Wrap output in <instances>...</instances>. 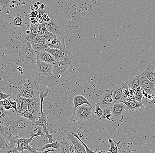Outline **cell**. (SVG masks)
I'll use <instances>...</instances> for the list:
<instances>
[{"mask_svg":"<svg viewBox=\"0 0 155 153\" xmlns=\"http://www.w3.org/2000/svg\"><path fill=\"white\" fill-rule=\"evenodd\" d=\"M4 125L8 128V131L15 136L23 137L29 135L35 128V123L20 116L16 113L11 112L4 121Z\"/></svg>","mask_w":155,"mask_h":153,"instance_id":"1","label":"cell"},{"mask_svg":"<svg viewBox=\"0 0 155 153\" xmlns=\"http://www.w3.org/2000/svg\"><path fill=\"white\" fill-rule=\"evenodd\" d=\"M37 67L35 69V75L37 79L40 80L43 86L52 87L59 84L60 77L53 72V65L37 60Z\"/></svg>","mask_w":155,"mask_h":153,"instance_id":"2","label":"cell"},{"mask_svg":"<svg viewBox=\"0 0 155 153\" xmlns=\"http://www.w3.org/2000/svg\"><path fill=\"white\" fill-rule=\"evenodd\" d=\"M36 54L32 46L31 42L26 39L19 50L18 63L27 70L35 69L37 67Z\"/></svg>","mask_w":155,"mask_h":153,"instance_id":"3","label":"cell"},{"mask_svg":"<svg viewBox=\"0 0 155 153\" xmlns=\"http://www.w3.org/2000/svg\"><path fill=\"white\" fill-rule=\"evenodd\" d=\"M49 90V89H48L45 93H44L42 91H40L39 97L41 100V117H38V119L36 121L35 124L36 125L42 127L44 133L45 134V135L48 138V143H52L54 140L53 139V134L48 133V128L50 129L51 130L52 129L48 126V119L45 113H44L43 110L44 99L48 96Z\"/></svg>","mask_w":155,"mask_h":153,"instance_id":"4","label":"cell"},{"mask_svg":"<svg viewBox=\"0 0 155 153\" xmlns=\"http://www.w3.org/2000/svg\"><path fill=\"white\" fill-rule=\"evenodd\" d=\"M74 64H69L64 61H55L53 64V72L56 76L60 77L61 75L68 73H73L75 72V68Z\"/></svg>","mask_w":155,"mask_h":153,"instance_id":"5","label":"cell"},{"mask_svg":"<svg viewBox=\"0 0 155 153\" xmlns=\"http://www.w3.org/2000/svg\"><path fill=\"white\" fill-rule=\"evenodd\" d=\"M50 21L46 23L47 31L60 37L65 39L67 38L62 25L58 22L52 15H50Z\"/></svg>","mask_w":155,"mask_h":153,"instance_id":"6","label":"cell"},{"mask_svg":"<svg viewBox=\"0 0 155 153\" xmlns=\"http://www.w3.org/2000/svg\"><path fill=\"white\" fill-rule=\"evenodd\" d=\"M93 108L87 104H83L75 108L74 115L78 118L83 121H87L92 118Z\"/></svg>","mask_w":155,"mask_h":153,"instance_id":"7","label":"cell"},{"mask_svg":"<svg viewBox=\"0 0 155 153\" xmlns=\"http://www.w3.org/2000/svg\"><path fill=\"white\" fill-rule=\"evenodd\" d=\"M127 108L126 105L124 102L115 103L110 108L112 117L111 120H116L119 121H122L124 119V113Z\"/></svg>","mask_w":155,"mask_h":153,"instance_id":"8","label":"cell"},{"mask_svg":"<svg viewBox=\"0 0 155 153\" xmlns=\"http://www.w3.org/2000/svg\"><path fill=\"white\" fill-rule=\"evenodd\" d=\"M18 96L30 99L35 98L37 97L36 89L32 83L28 86L22 85L19 89Z\"/></svg>","mask_w":155,"mask_h":153,"instance_id":"9","label":"cell"},{"mask_svg":"<svg viewBox=\"0 0 155 153\" xmlns=\"http://www.w3.org/2000/svg\"><path fill=\"white\" fill-rule=\"evenodd\" d=\"M64 133L66 135L67 138L72 143L73 146L75 149V153H87L84 146L77 137L74 136L73 133L71 131L64 130Z\"/></svg>","mask_w":155,"mask_h":153,"instance_id":"10","label":"cell"},{"mask_svg":"<svg viewBox=\"0 0 155 153\" xmlns=\"http://www.w3.org/2000/svg\"><path fill=\"white\" fill-rule=\"evenodd\" d=\"M64 39L65 38L56 35L52 41L48 45V48H56V49H60L65 54H68V55L72 54L67 48Z\"/></svg>","mask_w":155,"mask_h":153,"instance_id":"11","label":"cell"},{"mask_svg":"<svg viewBox=\"0 0 155 153\" xmlns=\"http://www.w3.org/2000/svg\"><path fill=\"white\" fill-rule=\"evenodd\" d=\"M114 89L107 90L105 93L102 95L99 103L102 109L110 108L115 103L112 99V95Z\"/></svg>","mask_w":155,"mask_h":153,"instance_id":"12","label":"cell"},{"mask_svg":"<svg viewBox=\"0 0 155 153\" xmlns=\"http://www.w3.org/2000/svg\"><path fill=\"white\" fill-rule=\"evenodd\" d=\"M141 83L140 88L141 90H145L148 94L152 93L154 92L155 84L149 80L144 73H141Z\"/></svg>","mask_w":155,"mask_h":153,"instance_id":"13","label":"cell"},{"mask_svg":"<svg viewBox=\"0 0 155 153\" xmlns=\"http://www.w3.org/2000/svg\"><path fill=\"white\" fill-rule=\"evenodd\" d=\"M38 59L46 63L53 65L55 62L54 57L50 53L46 51L36 52Z\"/></svg>","mask_w":155,"mask_h":153,"instance_id":"14","label":"cell"},{"mask_svg":"<svg viewBox=\"0 0 155 153\" xmlns=\"http://www.w3.org/2000/svg\"><path fill=\"white\" fill-rule=\"evenodd\" d=\"M125 83H122L114 88L112 97L114 103L123 102V90Z\"/></svg>","mask_w":155,"mask_h":153,"instance_id":"15","label":"cell"},{"mask_svg":"<svg viewBox=\"0 0 155 153\" xmlns=\"http://www.w3.org/2000/svg\"><path fill=\"white\" fill-rule=\"evenodd\" d=\"M142 104L144 109L146 110H149L153 108L155 104V92L148 94L146 97H143L142 99Z\"/></svg>","mask_w":155,"mask_h":153,"instance_id":"16","label":"cell"},{"mask_svg":"<svg viewBox=\"0 0 155 153\" xmlns=\"http://www.w3.org/2000/svg\"><path fill=\"white\" fill-rule=\"evenodd\" d=\"M28 109L31 111L34 115L38 116L41 114L40 98L37 97L34 101L28 105Z\"/></svg>","mask_w":155,"mask_h":153,"instance_id":"17","label":"cell"},{"mask_svg":"<svg viewBox=\"0 0 155 153\" xmlns=\"http://www.w3.org/2000/svg\"><path fill=\"white\" fill-rule=\"evenodd\" d=\"M60 146L59 151L62 153H75V149L73 146L69 144L65 138L60 141Z\"/></svg>","mask_w":155,"mask_h":153,"instance_id":"18","label":"cell"},{"mask_svg":"<svg viewBox=\"0 0 155 153\" xmlns=\"http://www.w3.org/2000/svg\"><path fill=\"white\" fill-rule=\"evenodd\" d=\"M123 102L127 106L126 109L127 110L134 111L140 108L144 109L142 101H139L136 100H134L131 101H124Z\"/></svg>","mask_w":155,"mask_h":153,"instance_id":"19","label":"cell"},{"mask_svg":"<svg viewBox=\"0 0 155 153\" xmlns=\"http://www.w3.org/2000/svg\"><path fill=\"white\" fill-rule=\"evenodd\" d=\"M141 74L136 75L135 77L129 79L126 83L128 86L129 88L136 89L140 87L141 83Z\"/></svg>","mask_w":155,"mask_h":153,"instance_id":"20","label":"cell"},{"mask_svg":"<svg viewBox=\"0 0 155 153\" xmlns=\"http://www.w3.org/2000/svg\"><path fill=\"white\" fill-rule=\"evenodd\" d=\"M74 108H77L78 106L82 105L83 104H87L92 107L91 105L89 102L87 98L82 95H77L75 96L74 98ZM93 108V107H92Z\"/></svg>","mask_w":155,"mask_h":153,"instance_id":"21","label":"cell"},{"mask_svg":"<svg viewBox=\"0 0 155 153\" xmlns=\"http://www.w3.org/2000/svg\"><path fill=\"white\" fill-rule=\"evenodd\" d=\"M38 27L37 25L33 24H31L30 26V29H29V33L28 34H27L25 37V39L28 40L31 42L33 41L35 38L38 35Z\"/></svg>","mask_w":155,"mask_h":153,"instance_id":"22","label":"cell"},{"mask_svg":"<svg viewBox=\"0 0 155 153\" xmlns=\"http://www.w3.org/2000/svg\"><path fill=\"white\" fill-rule=\"evenodd\" d=\"M60 146V141L57 139H55V140H53V142H52V143H48V144L45 145L42 148H39L37 151L38 153H42L45 150L49 148H53L59 151Z\"/></svg>","mask_w":155,"mask_h":153,"instance_id":"23","label":"cell"},{"mask_svg":"<svg viewBox=\"0 0 155 153\" xmlns=\"http://www.w3.org/2000/svg\"><path fill=\"white\" fill-rule=\"evenodd\" d=\"M110 108H107L103 109V113L101 117L99 119L100 121L105 122H109L112 121L111 120L112 114H111Z\"/></svg>","mask_w":155,"mask_h":153,"instance_id":"24","label":"cell"},{"mask_svg":"<svg viewBox=\"0 0 155 153\" xmlns=\"http://www.w3.org/2000/svg\"><path fill=\"white\" fill-rule=\"evenodd\" d=\"M45 135L43 131V129L42 127L40 126H38L37 128L35 129H34L28 135V137H31V136L33 137H38L39 136H41V137L45 138Z\"/></svg>","mask_w":155,"mask_h":153,"instance_id":"25","label":"cell"},{"mask_svg":"<svg viewBox=\"0 0 155 153\" xmlns=\"http://www.w3.org/2000/svg\"><path fill=\"white\" fill-rule=\"evenodd\" d=\"M108 142L111 146V148L108 151L106 152V153L111 152V153H118V148L119 144L122 142V140H120L118 143L116 142L114 139L109 138L108 139Z\"/></svg>","mask_w":155,"mask_h":153,"instance_id":"26","label":"cell"},{"mask_svg":"<svg viewBox=\"0 0 155 153\" xmlns=\"http://www.w3.org/2000/svg\"><path fill=\"white\" fill-rule=\"evenodd\" d=\"M17 114V113H16ZM18 115H20V116L24 117V118H26L28 119V120L31 121L32 122L35 123L36 121L38 119V116H36L34 115L33 113L31 112V111L27 109V110L22 113V114H18Z\"/></svg>","mask_w":155,"mask_h":153,"instance_id":"27","label":"cell"},{"mask_svg":"<svg viewBox=\"0 0 155 153\" xmlns=\"http://www.w3.org/2000/svg\"><path fill=\"white\" fill-rule=\"evenodd\" d=\"M146 78L150 80L151 82L155 84V72L152 70L147 67V68L143 72Z\"/></svg>","mask_w":155,"mask_h":153,"instance_id":"28","label":"cell"},{"mask_svg":"<svg viewBox=\"0 0 155 153\" xmlns=\"http://www.w3.org/2000/svg\"><path fill=\"white\" fill-rule=\"evenodd\" d=\"M130 96V92L127 83H125L124 85L123 90V100L124 101H129V98Z\"/></svg>","mask_w":155,"mask_h":153,"instance_id":"29","label":"cell"},{"mask_svg":"<svg viewBox=\"0 0 155 153\" xmlns=\"http://www.w3.org/2000/svg\"><path fill=\"white\" fill-rule=\"evenodd\" d=\"M0 149L4 153H7V144L5 139L4 135L0 133Z\"/></svg>","mask_w":155,"mask_h":153,"instance_id":"30","label":"cell"},{"mask_svg":"<svg viewBox=\"0 0 155 153\" xmlns=\"http://www.w3.org/2000/svg\"><path fill=\"white\" fill-rule=\"evenodd\" d=\"M47 32H48V31H46V32H45L44 34H38L36 36V37L35 38V39H34L33 41L31 43H37V44H42V43H43L44 40L45 39V38L46 36H47Z\"/></svg>","mask_w":155,"mask_h":153,"instance_id":"31","label":"cell"},{"mask_svg":"<svg viewBox=\"0 0 155 153\" xmlns=\"http://www.w3.org/2000/svg\"><path fill=\"white\" fill-rule=\"evenodd\" d=\"M10 113V110H5L2 105H0V121H4L7 118Z\"/></svg>","mask_w":155,"mask_h":153,"instance_id":"32","label":"cell"},{"mask_svg":"<svg viewBox=\"0 0 155 153\" xmlns=\"http://www.w3.org/2000/svg\"><path fill=\"white\" fill-rule=\"evenodd\" d=\"M38 27V34L41 35L44 34L46 31H47L46 27V23H38L37 24Z\"/></svg>","mask_w":155,"mask_h":153,"instance_id":"33","label":"cell"},{"mask_svg":"<svg viewBox=\"0 0 155 153\" xmlns=\"http://www.w3.org/2000/svg\"><path fill=\"white\" fill-rule=\"evenodd\" d=\"M134 97H135L136 100L137 101H142L143 96L142 93V90L140 88V87H138L137 88L135 89Z\"/></svg>","mask_w":155,"mask_h":153,"instance_id":"34","label":"cell"},{"mask_svg":"<svg viewBox=\"0 0 155 153\" xmlns=\"http://www.w3.org/2000/svg\"><path fill=\"white\" fill-rule=\"evenodd\" d=\"M103 113V109L101 108L99 103H96L95 109L94 114L96 115L97 118L99 119L101 117Z\"/></svg>","mask_w":155,"mask_h":153,"instance_id":"35","label":"cell"},{"mask_svg":"<svg viewBox=\"0 0 155 153\" xmlns=\"http://www.w3.org/2000/svg\"><path fill=\"white\" fill-rule=\"evenodd\" d=\"M24 20L20 16H17L13 20V24L15 26L17 27H21L23 26Z\"/></svg>","mask_w":155,"mask_h":153,"instance_id":"36","label":"cell"},{"mask_svg":"<svg viewBox=\"0 0 155 153\" xmlns=\"http://www.w3.org/2000/svg\"><path fill=\"white\" fill-rule=\"evenodd\" d=\"M74 136H75V137H77L78 138V139L80 140V142L82 143V145L84 146L85 149H86V151H87V153H102L103 152V151H101L95 152L94 151H92V150H91L90 148H88V147L87 146V145H86V144H85V143H84L82 140H81V138H80V137H79V136H78V135L75 133H74Z\"/></svg>","mask_w":155,"mask_h":153,"instance_id":"37","label":"cell"},{"mask_svg":"<svg viewBox=\"0 0 155 153\" xmlns=\"http://www.w3.org/2000/svg\"><path fill=\"white\" fill-rule=\"evenodd\" d=\"M29 142H26L23 144L24 146V150H27L31 153H38L37 151H36V149L35 148H32L29 145Z\"/></svg>","mask_w":155,"mask_h":153,"instance_id":"38","label":"cell"},{"mask_svg":"<svg viewBox=\"0 0 155 153\" xmlns=\"http://www.w3.org/2000/svg\"><path fill=\"white\" fill-rule=\"evenodd\" d=\"M8 131V128L4 125L3 121H0V133L4 135Z\"/></svg>","mask_w":155,"mask_h":153,"instance_id":"39","label":"cell"},{"mask_svg":"<svg viewBox=\"0 0 155 153\" xmlns=\"http://www.w3.org/2000/svg\"><path fill=\"white\" fill-rule=\"evenodd\" d=\"M11 2L12 0H0V5L4 9L9 5Z\"/></svg>","mask_w":155,"mask_h":153,"instance_id":"40","label":"cell"},{"mask_svg":"<svg viewBox=\"0 0 155 153\" xmlns=\"http://www.w3.org/2000/svg\"><path fill=\"white\" fill-rule=\"evenodd\" d=\"M8 98L9 100L10 103L11 104L12 107V108L14 109L15 113H18V109H17V101H12V100L11 99L10 97Z\"/></svg>","mask_w":155,"mask_h":153,"instance_id":"41","label":"cell"},{"mask_svg":"<svg viewBox=\"0 0 155 153\" xmlns=\"http://www.w3.org/2000/svg\"><path fill=\"white\" fill-rule=\"evenodd\" d=\"M13 67L14 68L17 70L21 74L24 75V72H23V68H24L20 65H19L18 63L15 64Z\"/></svg>","mask_w":155,"mask_h":153,"instance_id":"42","label":"cell"},{"mask_svg":"<svg viewBox=\"0 0 155 153\" xmlns=\"http://www.w3.org/2000/svg\"><path fill=\"white\" fill-rule=\"evenodd\" d=\"M16 153H24V148L23 144H18L16 147Z\"/></svg>","mask_w":155,"mask_h":153,"instance_id":"43","label":"cell"},{"mask_svg":"<svg viewBox=\"0 0 155 153\" xmlns=\"http://www.w3.org/2000/svg\"><path fill=\"white\" fill-rule=\"evenodd\" d=\"M147 67L155 72V59L151 61L147 65Z\"/></svg>","mask_w":155,"mask_h":153,"instance_id":"44","label":"cell"},{"mask_svg":"<svg viewBox=\"0 0 155 153\" xmlns=\"http://www.w3.org/2000/svg\"><path fill=\"white\" fill-rule=\"evenodd\" d=\"M35 98L32 99L28 98L23 97V103L26 105H29L31 102H32V101H34Z\"/></svg>","mask_w":155,"mask_h":153,"instance_id":"45","label":"cell"},{"mask_svg":"<svg viewBox=\"0 0 155 153\" xmlns=\"http://www.w3.org/2000/svg\"><path fill=\"white\" fill-rule=\"evenodd\" d=\"M9 95L4 93L2 92H0V100H1L9 98Z\"/></svg>","mask_w":155,"mask_h":153,"instance_id":"46","label":"cell"},{"mask_svg":"<svg viewBox=\"0 0 155 153\" xmlns=\"http://www.w3.org/2000/svg\"><path fill=\"white\" fill-rule=\"evenodd\" d=\"M3 106L4 108L6 110H10L12 108V107L11 104L10 103V102L8 103L7 104Z\"/></svg>","mask_w":155,"mask_h":153,"instance_id":"47","label":"cell"},{"mask_svg":"<svg viewBox=\"0 0 155 153\" xmlns=\"http://www.w3.org/2000/svg\"><path fill=\"white\" fill-rule=\"evenodd\" d=\"M39 6L37 4H34L32 5L31 6V9L32 11H36L38 9Z\"/></svg>","mask_w":155,"mask_h":153,"instance_id":"48","label":"cell"},{"mask_svg":"<svg viewBox=\"0 0 155 153\" xmlns=\"http://www.w3.org/2000/svg\"><path fill=\"white\" fill-rule=\"evenodd\" d=\"M31 84V80L28 79H25L23 82V85H25V86H28Z\"/></svg>","mask_w":155,"mask_h":153,"instance_id":"49","label":"cell"},{"mask_svg":"<svg viewBox=\"0 0 155 153\" xmlns=\"http://www.w3.org/2000/svg\"><path fill=\"white\" fill-rule=\"evenodd\" d=\"M30 21H31V24H35V25H37V24H38V23H36V20L35 17H32Z\"/></svg>","mask_w":155,"mask_h":153,"instance_id":"50","label":"cell"},{"mask_svg":"<svg viewBox=\"0 0 155 153\" xmlns=\"http://www.w3.org/2000/svg\"><path fill=\"white\" fill-rule=\"evenodd\" d=\"M3 8L2 7V6H1V5H0V14H1V13H2V12L3 10Z\"/></svg>","mask_w":155,"mask_h":153,"instance_id":"51","label":"cell"},{"mask_svg":"<svg viewBox=\"0 0 155 153\" xmlns=\"http://www.w3.org/2000/svg\"><path fill=\"white\" fill-rule=\"evenodd\" d=\"M12 3L14 4L15 3V1H14V0H13V1H12Z\"/></svg>","mask_w":155,"mask_h":153,"instance_id":"52","label":"cell"},{"mask_svg":"<svg viewBox=\"0 0 155 153\" xmlns=\"http://www.w3.org/2000/svg\"><path fill=\"white\" fill-rule=\"evenodd\" d=\"M154 92H155V84L154 86Z\"/></svg>","mask_w":155,"mask_h":153,"instance_id":"53","label":"cell"},{"mask_svg":"<svg viewBox=\"0 0 155 153\" xmlns=\"http://www.w3.org/2000/svg\"><path fill=\"white\" fill-rule=\"evenodd\" d=\"M15 7L14 5V4L12 5V7Z\"/></svg>","mask_w":155,"mask_h":153,"instance_id":"54","label":"cell"}]
</instances>
